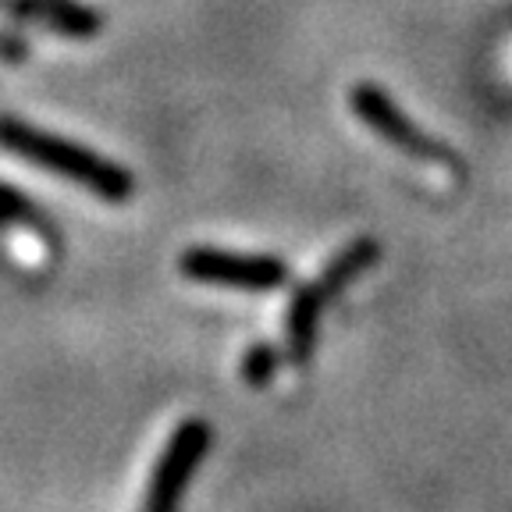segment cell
I'll list each match as a JSON object with an SVG mask.
<instances>
[{
    "label": "cell",
    "instance_id": "6",
    "mask_svg": "<svg viewBox=\"0 0 512 512\" xmlns=\"http://www.w3.org/2000/svg\"><path fill=\"white\" fill-rule=\"evenodd\" d=\"M11 11L32 22L50 25L61 36H72V40H89L100 32V15L75 0H11Z\"/></svg>",
    "mask_w": 512,
    "mask_h": 512
},
{
    "label": "cell",
    "instance_id": "4",
    "mask_svg": "<svg viewBox=\"0 0 512 512\" xmlns=\"http://www.w3.org/2000/svg\"><path fill=\"white\" fill-rule=\"evenodd\" d=\"M349 104H352V111H356V118H360L370 132H377L384 143L395 146V150L406 153V157H416V160L445 157V150H441L431 136H424V132L406 118V111H402L381 86H374V82H360V86L352 89Z\"/></svg>",
    "mask_w": 512,
    "mask_h": 512
},
{
    "label": "cell",
    "instance_id": "1",
    "mask_svg": "<svg viewBox=\"0 0 512 512\" xmlns=\"http://www.w3.org/2000/svg\"><path fill=\"white\" fill-rule=\"evenodd\" d=\"M0 150L15 153V157L29 160L36 168L50 171V175L75 182L82 189L96 192L107 203H125L132 196V175L121 164L100 157L89 146H79L72 139L43 132L36 125H25L18 118H0Z\"/></svg>",
    "mask_w": 512,
    "mask_h": 512
},
{
    "label": "cell",
    "instance_id": "7",
    "mask_svg": "<svg viewBox=\"0 0 512 512\" xmlns=\"http://www.w3.org/2000/svg\"><path fill=\"white\" fill-rule=\"evenodd\" d=\"M377 256H381V246H377L374 239H356L349 242V246L342 249V253L331 256V264L320 271V278L313 281V285L320 288V296L331 299L338 296L349 281H356L363 271H370V267L377 264Z\"/></svg>",
    "mask_w": 512,
    "mask_h": 512
},
{
    "label": "cell",
    "instance_id": "8",
    "mask_svg": "<svg viewBox=\"0 0 512 512\" xmlns=\"http://www.w3.org/2000/svg\"><path fill=\"white\" fill-rule=\"evenodd\" d=\"M274 374H278V352H274V345H249L246 356H242V381L249 388H264V384L274 381Z\"/></svg>",
    "mask_w": 512,
    "mask_h": 512
},
{
    "label": "cell",
    "instance_id": "3",
    "mask_svg": "<svg viewBox=\"0 0 512 512\" xmlns=\"http://www.w3.org/2000/svg\"><path fill=\"white\" fill-rule=\"evenodd\" d=\"M207 448H210L207 420H200V416L182 420L175 427V434L168 438V445H164V452H160L157 466H153L150 488H146L139 512H178L185 488H189L192 473L200 470Z\"/></svg>",
    "mask_w": 512,
    "mask_h": 512
},
{
    "label": "cell",
    "instance_id": "5",
    "mask_svg": "<svg viewBox=\"0 0 512 512\" xmlns=\"http://www.w3.org/2000/svg\"><path fill=\"white\" fill-rule=\"evenodd\" d=\"M328 299L320 296V288L303 285L288 303V317H285V338H288V356L292 363H310L313 349H317V331H320V313H324Z\"/></svg>",
    "mask_w": 512,
    "mask_h": 512
},
{
    "label": "cell",
    "instance_id": "9",
    "mask_svg": "<svg viewBox=\"0 0 512 512\" xmlns=\"http://www.w3.org/2000/svg\"><path fill=\"white\" fill-rule=\"evenodd\" d=\"M0 224H29L32 232H47V221L40 217V210L11 185H0Z\"/></svg>",
    "mask_w": 512,
    "mask_h": 512
},
{
    "label": "cell",
    "instance_id": "2",
    "mask_svg": "<svg viewBox=\"0 0 512 512\" xmlns=\"http://www.w3.org/2000/svg\"><path fill=\"white\" fill-rule=\"evenodd\" d=\"M185 278L214 288H235V292H274L288 285V264L271 253H232L217 246H192L178 260Z\"/></svg>",
    "mask_w": 512,
    "mask_h": 512
}]
</instances>
